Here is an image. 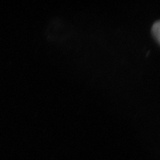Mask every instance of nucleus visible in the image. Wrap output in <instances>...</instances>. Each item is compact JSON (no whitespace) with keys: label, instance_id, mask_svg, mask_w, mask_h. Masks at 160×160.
<instances>
[{"label":"nucleus","instance_id":"nucleus-1","mask_svg":"<svg viewBox=\"0 0 160 160\" xmlns=\"http://www.w3.org/2000/svg\"><path fill=\"white\" fill-rule=\"evenodd\" d=\"M152 32L154 38L160 44V20L153 23L152 28Z\"/></svg>","mask_w":160,"mask_h":160}]
</instances>
